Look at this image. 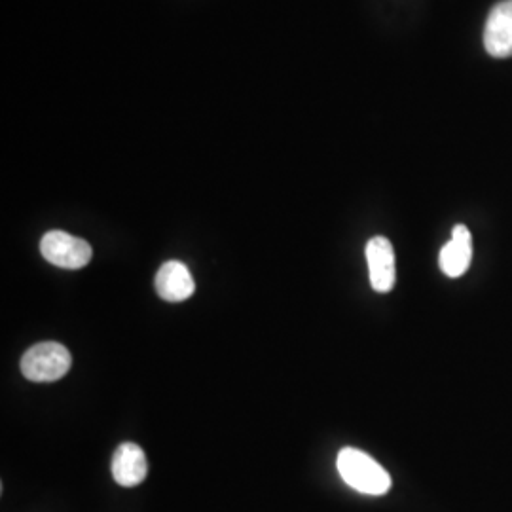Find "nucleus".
I'll return each instance as SVG.
<instances>
[{
	"instance_id": "obj_7",
	"label": "nucleus",
	"mask_w": 512,
	"mask_h": 512,
	"mask_svg": "<svg viewBox=\"0 0 512 512\" xmlns=\"http://www.w3.org/2000/svg\"><path fill=\"white\" fill-rule=\"evenodd\" d=\"M471 260H473V236L467 226L458 224L452 232V239L440 249V270L448 277H459L469 270Z\"/></svg>"
},
{
	"instance_id": "obj_4",
	"label": "nucleus",
	"mask_w": 512,
	"mask_h": 512,
	"mask_svg": "<svg viewBox=\"0 0 512 512\" xmlns=\"http://www.w3.org/2000/svg\"><path fill=\"white\" fill-rule=\"evenodd\" d=\"M366 262L370 272V285L376 293H389L395 287V251L387 238H372L366 243Z\"/></svg>"
},
{
	"instance_id": "obj_1",
	"label": "nucleus",
	"mask_w": 512,
	"mask_h": 512,
	"mask_svg": "<svg viewBox=\"0 0 512 512\" xmlns=\"http://www.w3.org/2000/svg\"><path fill=\"white\" fill-rule=\"evenodd\" d=\"M342 480L355 492L366 495H384L391 490V476L374 458L357 448L340 450L336 459Z\"/></svg>"
},
{
	"instance_id": "obj_6",
	"label": "nucleus",
	"mask_w": 512,
	"mask_h": 512,
	"mask_svg": "<svg viewBox=\"0 0 512 512\" xmlns=\"http://www.w3.org/2000/svg\"><path fill=\"white\" fill-rule=\"evenodd\" d=\"M110 469L116 484L124 488L139 486L148 475L147 456L135 442H124L114 452Z\"/></svg>"
},
{
	"instance_id": "obj_5",
	"label": "nucleus",
	"mask_w": 512,
	"mask_h": 512,
	"mask_svg": "<svg viewBox=\"0 0 512 512\" xmlns=\"http://www.w3.org/2000/svg\"><path fill=\"white\" fill-rule=\"evenodd\" d=\"M484 48L494 57H512V0L492 8L484 29Z\"/></svg>"
},
{
	"instance_id": "obj_3",
	"label": "nucleus",
	"mask_w": 512,
	"mask_h": 512,
	"mask_svg": "<svg viewBox=\"0 0 512 512\" xmlns=\"http://www.w3.org/2000/svg\"><path fill=\"white\" fill-rule=\"evenodd\" d=\"M40 251L50 264L63 270H80L90 264L93 255L88 241L61 230L48 232L40 241Z\"/></svg>"
},
{
	"instance_id": "obj_2",
	"label": "nucleus",
	"mask_w": 512,
	"mask_h": 512,
	"mask_svg": "<svg viewBox=\"0 0 512 512\" xmlns=\"http://www.w3.org/2000/svg\"><path fill=\"white\" fill-rule=\"evenodd\" d=\"M73 365L71 351L57 342H42L25 351L21 372L31 382H57Z\"/></svg>"
},
{
	"instance_id": "obj_8",
	"label": "nucleus",
	"mask_w": 512,
	"mask_h": 512,
	"mask_svg": "<svg viewBox=\"0 0 512 512\" xmlns=\"http://www.w3.org/2000/svg\"><path fill=\"white\" fill-rule=\"evenodd\" d=\"M196 291L194 277L179 260H169L156 274V293L165 302H184Z\"/></svg>"
}]
</instances>
